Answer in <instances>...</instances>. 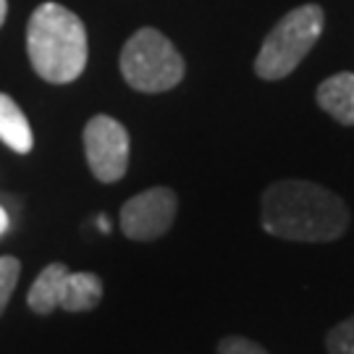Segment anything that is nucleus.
<instances>
[{
  "label": "nucleus",
  "mask_w": 354,
  "mask_h": 354,
  "mask_svg": "<svg viewBox=\"0 0 354 354\" xmlns=\"http://www.w3.org/2000/svg\"><path fill=\"white\" fill-rule=\"evenodd\" d=\"M218 354H268L257 342H250L244 336H226L218 344Z\"/></svg>",
  "instance_id": "13"
},
{
  "label": "nucleus",
  "mask_w": 354,
  "mask_h": 354,
  "mask_svg": "<svg viewBox=\"0 0 354 354\" xmlns=\"http://www.w3.org/2000/svg\"><path fill=\"white\" fill-rule=\"evenodd\" d=\"M6 228H8V213L0 207V236L6 234Z\"/></svg>",
  "instance_id": "14"
},
{
  "label": "nucleus",
  "mask_w": 354,
  "mask_h": 354,
  "mask_svg": "<svg viewBox=\"0 0 354 354\" xmlns=\"http://www.w3.org/2000/svg\"><path fill=\"white\" fill-rule=\"evenodd\" d=\"M323 26L326 13L315 3L289 11L263 42L254 58V74L266 82H279L289 76L304 61V55L313 50L317 37L323 35Z\"/></svg>",
  "instance_id": "3"
},
{
  "label": "nucleus",
  "mask_w": 354,
  "mask_h": 354,
  "mask_svg": "<svg viewBox=\"0 0 354 354\" xmlns=\"http://www.w3.org/2000/svg\"><path fill=\"white\" fill-rule=\"evenodd\" d=\"M100 231H111V223H108V218H100Z\"/></svg>",
  "instance_id": "16"
},
{
  "label": "nucleus",
  "mask_w": 354,
  "mask_h": 354,
  "mask_svg": "<svg viewBox=\"0 0 354 354\" xmlns=\"http://www.w3.org/2000/svg\"><path fill=\"white\" fill-rule=\"evenodd\" d=\"M260 221L270 236L289 241H333L349 228V207L315 181L283 178L263 192Z\"/></svg>",
  "instance_id": "1"
},
{
  "label": "nucleus",
  "mask_w": 354,
  "mask_h": 354,
  "mask_svg": "<svg viewBox=\"0 0 354 354\" xmlns=\"http://www.w3.org/2000/svg\"><path fill=\"white\" fill-rule=\"evenodd\" d=\"M29 64L50 84H68L87 66V29L61 3H42L26 26Z\"/></svg>",
  "instance_id": "2"
},
{
  "label": "nucleus",
  "mask_w": 354,
  "mask_h": 354,
  "mask_svg": "<svg viewBox=\"0 0 354 354\" xmlns=\"http://www.w3.org/2000/svg\"><path fill=\"white\" fill-rule=\"evenodd\" d=\"M102 299V281L95 273H66L64 289H61V302L58 307H64L68 313H87L92 307H97Z\"/></svg>",
  "instance_id": "8"
},
{
  "label": "nucleus",
  "mask_w": 354,
  "mask_h": 354,
  "mask_svg": "<svg viewBox=\"0 0 354 354\" xmlns=\"http://www.w3.org/2000/svg\"><path fill=\"white\" fill-rule=\"evenodd\" d=\"M328 354H354V315L342 320L326 339Z\"/></svg>",
  "instance_id": "12"
},
{
  "label": "nucleus",
  "mask_w": 354,
  "mask_h": 354,
  "mask_svg": "<svg viewBox=\"0 0 354 354\" xmlns=\"http://www.w3.org/2000/svg\"><path fill=\"white\" fill-rule=\"evenodd\" d=\"M68 268L64 263H53L39 273L32 289L26 294V304L32 307V313L37 315H50L53 310L61 302V289H64V279Z\"/></svg>",
  "instance_id": "10"
},
{
  "label": "nucleus",
  "mask_w": 354,
  "mask_h": 354,
  "mask_svg": "<svg viewBox=\"0 0 354 354\" xmlns=\"http://www.w3.org/2000/svg\"><path fill=\"white\" fill-rule=\"evenodd\" d=\"M84 155L92 176L102 184H113L127 176L129 131L111 115H95L84 127Z\"/></svg>",
  "instance_id": "5"
},
{
  "label": "nucleus",
  "mask_w": 354,
  "mask_h": 354,
  "mask_svg": "<svg viewBox=\"0 0 354 354\" xmlns=\"http://www.w3.org/2000/svg\"><path fill=\"white\" fill-rule=\"evenodd\" d=\"M121 74L131 89L158 95L184 79V58L165 35L145 26L127 39L121 50Z\"/></svg>",
  "instance_id": "4"
},
{
  "label": "nucleus",
  "mask_w": 354,
  "mask_h": 354,
  "mask_svg": "<svg viewBox=\"0 0 354 354\" xmlns=\"http://www.w3.org/2000/svg\"><path fill=\"white\" fill-rule=\"evenodd\" d=\"M178 197L168 187H152L134 194L121 207V228L129 239L152 241L174 226Z\"/></svg>",
  "instance_id": "6"
},
{
  "label": "nucleus",
  "mask_w": 354,
  "mask_h": 354,
  "mask_svg": "<svg viewBox=\"0 0 354 354\" xmlns=\"http://www.w3.org/2000/svg\"><path fill=\"white\" fill-rule=\"evenodd\" d=\"M317 105L333 121H339L344 127H354V74L342 71V74L328 76L317 87Z\"/></svg>",
  "instance_id": "7"
},
{
  "label": "nucleus",
  "mask_w": 354,
  "mask_h": 354,
  "mask_svg": "<svg viewBox=\"0 0 354 354\" xmlns=\"http://www.w3.org/2000/svg\"><path fill=\"white\" fill-rule=\"evenodd\" d=\"M0 140L6 147H11L19 155H26L35 145L24 111L16 105L13 97L3 95V92H0Z\"/></svg>",
  "instance_id": "9"
},
{
  "label": "nucleus",
  "mask_w": 354,
  "mask_h": 354,
  "mask_svg": "<svg viewBox=\"0 0 354 354\" xmlns=\"http://www.w3.org/2000/svg\"><path fill=\"white\" fill-rule=\"evenodd\" d=\"M19 273H21V263L16 257H8V254L0 257V315L11 299L16 283H19Z\"/></svg>",
  "instance_id": "11"
},
{
  "label": "nucleus",
  "mask_w": 354,
  "mask_h": 354,
  "mask_svg": "<svg viewBox=\"0 0 354 354\" xmlns=\"http://www.w3.org/2000/svg\"><path fill=\"white\" fill-rule=\"evenodd\" d=\"M6 13H8V0H0V26L6 21Z\"/></svg>",
  "instance_id": "15"
}]
</instances>
